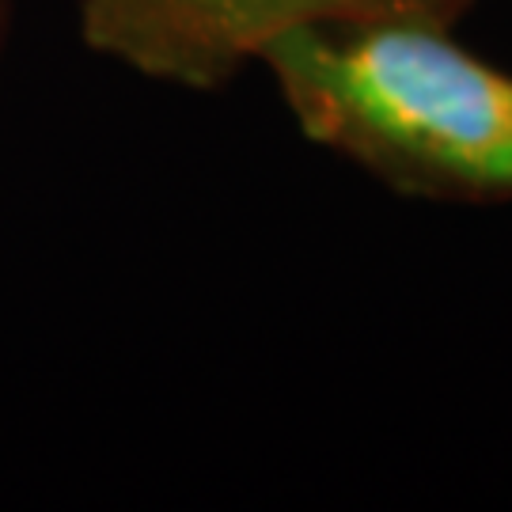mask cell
<instances>
[{
	"label": "cell",
	"instance_id": "obj_1",
	"mask_svg": "<svg viewBox=\"0 0 512 512\" xmlns=\"http://www.w3.org/2000/svg\"><path fill=\"white\" fill-rule=\"evenodd\" d=\"M258 65L308 141L387 186L444 202H512V76L467 54L452 27H300Z\"/></svg>",
	"mask_w": 512,
	"mask_h": 512
},
{
	"label": "cell",
	"instance_id": "obj_2",
	"mask_svg": "<svg viewBox=\"0 0 512 512\" xmlns=\"http://www.w3.org/2000/svg\"><path fill=\"white\" fill-rule=\"evenodd\" d=\"M478 0H76L95 54L148 80L209 92L300 27L410 19L456 27Z\"/></svg>",
	"mask_w": 512,
	"mask_h": 512
},
{
	"label": "cell",
	"instance_id": "obj_3",
	"mask_svg": "<svg viewBox=\"0 0 512 512\" xmlns=\"http://www.w3.org/2000/svg\"><path fill=\"white\" fill-rule=\"evenodd\" d=\"M12 16H16V0H0V65H4L8 35H12Z\"/></svg>",
	"mask_w": 512,
	"mask_h": 512
}]
</instances>
